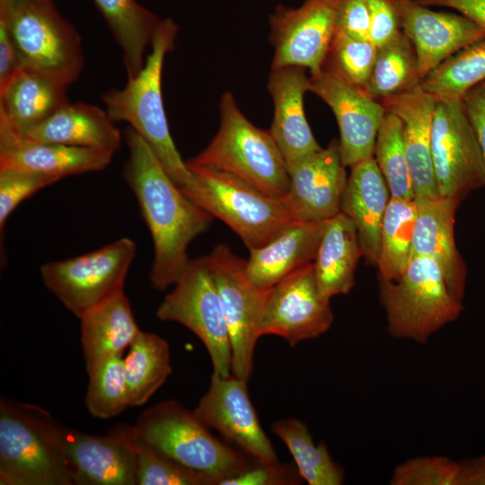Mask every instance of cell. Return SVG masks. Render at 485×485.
<instances>
[{"instance_id":"40","label":"cell","mask_w":485,"mask_h":485,"mask_svg":"<svg viewBox=\"0 0 485 485\" xmlns=\"http://www.w3.org/2000/svg\"><path fill=\"white\" fill-rule=\"evenodd\" d=\"M461 461L445 456H419L396 466L392 485H461Z\"/></svg>"},{"instance_id":"10","label":"cell","mask_w":485,"mask_h":485,"mask_svg":"<svg viewBox=\"0 0 485 485\" xmlns=\"http://www.w3.org/2000/svg\"><path fill=\"white\" fill-rule=\"evenodd\" d=\"M62 455L74 485H137V456L115 427L92 436L57 422L43 409L24 404Z\"/></svg>"},{"instance_id":"3","label":"cell","mask_w":485,"mask_h":485,"mask_svg":"<svg viewBox=\"0 0 485 485\" xmlns=\"http://www.w3.org/2000/svg\"><path fill=\"white\" fill-rule=\"evenodd\" d=\"M131 433L170 459L216 480L217 485L255 465L257 459L216 437L179 401H161L145 410Z\"/></svg>"},{"instance_id":"21","label":"cell","mask_w":485,"mask_h":485,"mask_svg":"<svg viewBox=\"0 0 485 485\" xmlns=\"http://www.w3.org/2000/svg\"><path fill=\"white\" fill-rule=\"evenodd\" d=\"M311 88L310 76L302 66L272 68L268 90L274 105L269 132L279 147L287 166L320 150L304 108V97Z\"/></svg>"},{"instance_id":"31","label":"cell","mask_w":485,"mask_h":485,"mask_svg":"<svg viewBox=\"0 0 485 485\" xmlns=\"http://www.w3.org/2000/svg\"><path fill=\"white\" fill-rule=\"evenodd\" d=\"M124 370L129 407L144 405L172 372L168 342L141 331L124 357Z\"/></svg>"},{"instance_id":"6","label":"cell","mask_w":485,"mask_h":485,"mask_svg":"<svg viewBox=\"0 0 485 485\" xmlns=\"http://www.w3.org/2000/svg\"><path fill=\"white\" fill-rule=\"evenodd\" d=\"M0 18L14 43L20 67L69 86L84 66L81 38L52 0H0Z\"/></svg>"},{"instance_id":"43","label":"cell","mask_w":485,"mask_h":485,"mask_svg":"<svg viewBox=\"0 0 485 485\" xmlns=\"http://www.w3.org/2000/svg\"><path fill=\"white\" fill-rule=\"evenodd\" d=\"M295 464L258 462L245 472L224 481L221 485H297L302 483Z\"/></svg>"},{"instance_id":"48","label":"cell","mask_w":485,"mask_h":485,"mask_svg":"<svg viewBox=\"0 0 485 485\" xmlns=\"http://www.w3.org/2000/svg\"><path fill=\"white\" fill-rule=\"evenodd\" d=\"M461 485H485V454L461 461Z\"/></svg>"},{"instance_id":"38","label":"cell","mask_w":485,"mask_h":485,"mask_svg":"<svg viewBox=\"0 0 485 485\" xmlns=\"http://www.w3.org/2000/svg\"><path fill=\"white\" fill-rule=\"evenodd\" d=\"M118 430L128 439L137 456V485H217L213 477L188 468L154 450L131 433L129 426Z\"/></svg>"},{"instance_id":"30","label":"cell","mask_w":485,"mask_h":485,"mask_svg":"<svg viewBox=\"0 0 485 485\" xmlns=\"http://www.w3.org/2000/svg\"><path fill=\"white\" fill-rule=\"evenodd\" d=\"M122 50L127 78L144 67L145 53L161 22L136 0H92Z\"/></svg>"},{"instance_id":"19","label":"cell","mask_w":485,"mask_h":485,"mask_svg":"<svg viewBox=\"0 0 485 485\" xmlns=\"http://www.w3.org/2000/svg\"><path fill=\"white\" fill-rule=\"evenodd\" d=\"M401 31L416 50L420 78L444 60L485 38V29L464 15L436 12L406 0Z\"/></svg>"},{"instance_id":"16","label":"cell","mask_w":485,"mask_h":485,"mask_svg":"<svg viewBox=\"0 0 485 485\" xmlns=\"http://www.w3.org/2000/svg\"><path fill=\"white\" fill-rule=\"evenodd\" d=\"M247 384L233 374L222 376L213 373L209 387L193 413L208 428L216 430L258 461L278 462L251 401Z\"/></svg>"},{"instance_id":"11","label":"cell","mask_w":485,"mask_h":485,"mask_svg":"<svg viewBox=\"0 0 485 485\" xmlns=\"http://www.w3.org/2000/svg\"><path fill=\"white\" fill-rule=\"evenodd\" d=\"M215 280L232 348V374L248 382L253 369L260 324L269 290L254 286L246 274V260L225 243L205 256Z\"/></svg>"},{"instance_id":"15","label":"cell","mask_w":485,"mask_h":485,"mask_svg":"<svg viewBox=\"0 0 485 485\" xmlns=\"http://www.w3.org/2000/svg\"><path fill=\"white\" fill-rule=\"evenodd\" d=\"M341 1L304 0L297 8L277 7L269 18L271 69L296 66L318 73L337 30Z\"/></svg>"},{"instance_id":"23","label":"cell","mask_w":485,"mask_h":485,"mask_svg":"<svg viewBox=\"0 0 485 485\" xmlns=\"http://www.w3.org/2000/svg\"><path fill=\"white\" fill-rule=\"evenodd\" d=\"M350 169L340 210L356 225L362 257L376 265L381 227L391 193L374 156Z\"/></svg>"},{"instance_id":"4","label":"cell","mask_w":485,"mask_h":485,"mask_svg":"<svg viewBox=\"0 0 485 485\" xmlns=\"http://www.w3.org/2000/svg\"><path fill=\"white\" fill-rule=\"evenodd\" d=\"M220 124L210 143L186 163L230 173L264 194L285 198L289 176L284 156L269 130L254 126L225 92L219 102Z\"/></svg>"},{"instance_id":"20","label":"cell","mask_w":485,"mask_h":485,"mask_svg":"<svg viewBox=\"0 0 485 485\" xmlns=\"http://www.w3.org/2000/svg\"><path fill=\"white\" fill-rule=\"evenodd\" d=\"M414 201L417 215L412 257L434 260L439 265L451 293L462 301L467 268L454 241V217L460 201L440 195L415 196Z\"/></svg>"},{"instance_id":"12","label":"cell","mask_w":485,"mask_h":485,"mask_svg":"<svg viewBox=\"0 0 485 485\" xmlns=\"http://www.w3.org/2000/svg\"><path fill=\"white\" fill-rule=\"evenodd\" d=\"M0 485H74L56 446L21 403H0Z\"/></svg>"},{"instance_id":"26","label":"cell","mask_w":485,"mask_h":485,"mask_svg":"<svg viewBox=\"0 0 485 485\" xmlns=\"http://www.w3.org/2000/svg\"><path fill=\"white\" fill-rule=\"evenodd\" d=\"M22 138L115 154L120 148L122 136L106 110L84 102L66 101Z\"/></svg>"},{"instance_id":"25","label":"cell","mask_w":485,"mask_h":485,"mask_svg":"<svg viewBox=\"0 0 485 485\" xmlns=\"http://www.w3.org/2000/svg\"><path fill=\"white\" fill-rule=\"evenodd\" d=\"M326 221H296L260 248L250 251L246 274L257 287L269 290L314 261Z\"/></svg>"},{"instance_id":"39","label":"cell","mask_w":485,"mask_h":485,"mask_svg":"<svg viewBox=\"0 0 485 485\" xmlns=\"http://www.w3.org/2000/svg\"><path fill=\"white\" fill-rule=\"evenodd\" d=\"M376 50L372 41L355 39L336 30L321 70L366 89Z\"/></svg>"},{"instance_id":"45","label":"cell","mask_w":485,"mask_h":485,"mask_svg":"<svg viewBox=\"0 0 485 485\" xmlns=\"http://www.w3.org/2000/svg\"><path fill=\"white\" fill-rule=\"evenodd\" d=\"M463 101L478 139L485 171V82L470 89Z\"/></svg>"},{"instance_id":"29","label":"cell","mask_w":485,"mask_h":485,"mask_svg":"<svg viewBox=\"0 0 485 485\" xmlns=\"http://www.w3.org/2000/svg\"><path fill=\"white\" fill-rule=\"evenodd\" d=\"M360 257L362 251L356 225L340 211L327 220L313 261L317 286L323 297L331 300L351 291Z\"/></svg>"},{"instance_id":"32","label":"cell","mask_w":485,"mask_h":485,"mask_svg":"<svg viewBox=\"0 0 485 485\" xmlns=\"http://www.w3.org/2000/svg\"><path fill=\"white\" fill-rule=\"evenodd\" d=\"M272 432L289 450L295 464L309 485H340L344 472L331 457L322 442L315 444L307 425L295 418L279 419L272 424Z\"/></svg>"},{"instance_id":"22","label":"cell","mask_w":485,"mask_h":485,"mask_svg":"<svg viewBox=\"0 0 485 485\" xmlns=\"http://www.w3.org/2000/svg\"><path fill=\"white\" fill-rule=\"evenodd\" d=\"M381 102L386 111L394 113L402 122L405 155L415 196H438L431 153V128L436 100L419 84Z\"/></svg>"},{"instance_id":"2","label":"cell","mask_w":485,"mask_h":485,"mask_svg":"<svg viewBox=\"0 0 485 485\" xmlns=\"http://www.w3.org/2000/svg\"><path fill=\"white\" fill-rule=\"evenodd\" d=\"M178 31L172 18L161 20L142 70L128 78L123 88L107 91L102 100L110 119L127 122L148 144L177 186L186 191L192 188L195 178L171 136L162 93L164 57L173 48Z\"/></svg>"},{"instance_id":"35","label":"cell","mask_w":485,"mask_h":485,"mask_svg":"<svg viewBox=\"0 0 485 485\" xmlns=\"http://www.w3.org/2000/svg\"><path fill=\"white\" fill-rule=\"evenodd\" d=\"M485 82V38L452 55L419 82L439 100H463L475 85Z\"/></svg>"},{"instance_id":"14","label":"cell","mask_w":485,"mask_h":485,"mask_svg":"<svg viewBox=\"0 0 485 485\" xmlns=\"http://www.w3.org/2000/svg\"><path fill=\"white\" fill-rule=\"evenodd\" d=\"M333 320L331 300L319 291L313 262L269 289L260 335L278 336L294 347L325 333Z\"/></svg>"},{"instance_id":"47","label":"cell","mask_w":485,"mask_h":485,"mask_svg":"<svg viewBox=\"0 0 485 485\" xmlns=\"http://www.w3.org/2000/svg\"><path fill=\"white\" fill-rule=\"evenodd\" d=\"M424 6H444L459 11L463 15L485 29V0H415Z\"/></svg>"},{"instance_id":"27","label":"cell","mask_w":485,"mask_h":485,"mask_svg":"<svg viewBox=\"0 0 485 485\" xmlns=\"http://www.w3.org/2000/svg\"><path fill=\"white\" fill-rule=\"evenodd\" d=\"M67 85L34 70L20 67L0 90V128L22 138L68 101Z\"/></svg>"},{"instance_id":"7","label":"cell","mask_w":485,"mask_h":485,"mask_svg":"<svg viewBox=\"0 0 485 485\" xmlns=\"http://www.w3.org/2000/svg\"><path fill=\"white\" fill-rule=\"evenodd\" d=\"M378 280L387 331L393 338L425 344L463 309L439 265L430 258L414 256L399 278Z\"/></svg>"},{"instance_id":"5","label":"cell","mask_w":485,"mask_h":485,"mask_svg":"<svg viewBox=\"0 0 485 485\" xmlns=\"http://www.w3.org/2000/svg\"><path fill=\"white\" fill-rule=\"evenodd\" d=\"M186 164L195 182L184 194L223 221L249 251L262 247L296 222L284 198L269 197L214 167Z\"/></svg>"},{"instance_id":"42","label":"cell","mask_w":485,"mask_h":485,"mask_svg":"<svg viewBox=\"0 0 485 485\" xmlns=\"http://www.w3.org/2000/svg\"><path fill=\"white\" fill-rule=\"evenodd\" d=\"M370 16L369 40L377 48L387 43L401 31L406 0H366Z\"/></svg>"},{"instance_id":"36","label":"cell","mask_w":485,"mask_h":485,"mask_svg":"<svg viewBox=\"0 0 485 485\" xmlns=\"http://www.w3.org/2000/svg\"><path fill=\"white\" fill-rule=\"evenodd\" d=\"M374 154L391 197L414 199L415 193L404 150L403 125L394 113L385 112L377 133Z\"/></svg>"},{"instance_id":"24","label":"cell","mask_w":485,"mask_h":485,"mask_svg":"<svg viewBox=\"0 0 485 485\" xmlns=\"http://www.w3.org/2000/svg\"><path fill=\"white\" fill-rule=\"evenodd\" d=\"M113 154L94 148L32 142L0 128V168H15L61 179L101 171L110 164Z\"/></svg>"},{"instance_id":"13","label":"cell","mask_w":485,"mask_h":485,"mask_svg":"<svg viewBox=\"0 0 485 485\" xmlns=\"http://www.w3.org/2000/svg\"><path fill=\"white\" fill-rule=\"evenodd\" d=\"M431 153L440 196L461 201L485 186L481 148L463 100L436 101Z\"/></svg>"},{"instance_id":"1","label":"cell","mask_w":485,"mask_h":485,"mask_svg":"<svg viewBox=\"0 0 485 485\" xmlns=\"http://www.w3.org/2000/svg\"><path fill=\"white\" fill-rule=\"evenodd\" d=\"M129 155L123 177L135 194L154 244L152 286L164 290L177 281L190 259V243L211 225L213 216L192 201L167 173L148 144L129 126Z\"/></svg>"},{"instance_id":"8","label":"cell","mask_w":485,"mask_h":485,"mask_svg":"<svg viewBox=\"0 0 485 485\" xmlns=\"http://www.w3.org/2000/svg\"><path fill=\"white\" fill-rule=\"evenodd\" d=\"M136 243L122 237L93 251L40 267L46 287L77 318L123 291Z\"/></svg>"},{"instance_id":"9","label":"cell","mask_w":485,"mask_h":485,"mask_svg":"<svg viewBox=\"0 0 485 485\" xmlns=\"http://www.w3.org/2000/svg\"><path fill=\"white\" fill-rule=\"evenodd\" d=\"M163 322L180 323L203 343L213 373L232 375V348L220 296L205 257L190 260L156 310Z\"/></svg>"},{"instance_id":"46","label":"cell","mask_w":485,"mask_h":485,"mask_svg":"<svg viewBox=\"0 0 485 485\" xmlns=\"http://www.w3.org/2000/svg\"><path fill=\"white\" fill-rule=\"evenodd\" d=\"M20 64L8 28L0 18V90L12 79Z\"/></svg>"},{"instance_id":"28","label":"cell","mask_w":485,"mask_h":485,"mask_svg":"<svg viewBox=\"0 0 485 485\" xmlns=\"http://www.w3.org/2000/svg\"><path fill=\"white\" fill-rule=\"evenodd\" d=\"M79 319L86 371L107 357L122 355L141 331L124 291L90 309Z\"/></svg>"},{"instance_id":"37","label":"cell","mask_w":485,"mask_h":485,"mask_svg":"<svg viewBox=\"0 0 485 485\" xmlns=\"http://www.w3.org/2000/svg\"><path fill=\"white\" fill-rule=\"evenodd\" d=\"M87 373L85 405L93 417L110 419L129 407L123 354L105 358Z\"/></svg>"},{"instance_id":"41","label":"cell","mask_w":485,"mask_h":485,"mask_svg":"<svg viewBox=\"0 0 485 485\" xmlns=\"http://www.w3.org/2000/svg\"><path fill=\"white\" fill-rule=\"evenodd\" d=\"M60 178L15 168H0V229L7 218L27 198Z\"/></svg>"},{"instance_id":"33","label":"cell","mask_w":485,"mask_h":485,"mask_svg":"<svg viewBox=\"0 0 485 485\" xmlns=\"http://www.w3.org/2000/svg\"><path fill=\"white\" fill-rule=\"evenodd\" d=\"M420 80L416 50L401 31L377 48L366 91L382 101L410 90Z\"/></svg>"},{"instance_id":"34","label":"cell","mask_w":485,"mask_h":485,"mask_svg":"<svg viewBox=\"0 0 485 485\" xmlns=\"http://www.w3.org/2000/svg\"><path fill=\"white\" fill-rule=\"evenodd\" d=\"M416 215L414 199L391 197L381 227L378 278L395 280L407 269L412 258Z\"/></svg>"},{"instance_id":"44","label":"cell","mask_w":485,"mask_h":485,"mask_svg":"<svg viewBox=\"0 0 485 485\" xmlns=\"http://www.w3.org/2000/svg\"><path fill=\"white\" fill-rule=\"evenodd\" d=\"M337 31L355 39L370 40V16L366 0L341 1Z\"/></svg>"},{"instance_id":"18","label":"cell","mask_w":485,"mask_h":485,"mask_svg":"<svg viewBox=\"0 0 485 485\" xmlns=\"http://www.w3.org/2000/svg\"><path fill=\"white\" fill-rule=\"evenodd\" d=\"M287 172L289 190L284 199L296 221L322 222L340 211L348 177L337 139L287 166Z\"/></svg>"},{"instance_id":"17","label":"cell","mask_w":485,"mask_h":485,"mask_svg":"<svg viewBox=\"0 0 485 485\" xmlns=\"http://www.w3.org/2000/svg\"><path fill=\"white\" fill-rule=\"evenodd\" d=\"M310 92L331 109L340 128L342 163L351 168L374 156L377 133L385 114L381 101L364 88L325 71L310 75Z\"/></svg>"}]
</instances>
